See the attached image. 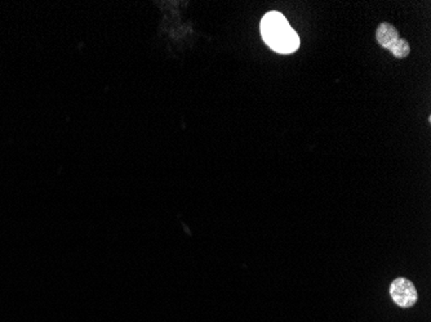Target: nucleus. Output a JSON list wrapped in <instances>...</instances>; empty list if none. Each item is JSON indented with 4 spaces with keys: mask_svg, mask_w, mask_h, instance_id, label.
<instances>
[{
    "mask_svg": "<svg viewBox=\"0 0 431 322\" xmlns=\"http://www.w3.org/2000/svg\"><path fill=\"white\" fill-rule=\"evenodd\" d=\"M397 27L391 23H382L378 25L376 30V40L381 48L389 49L399 39Z\"/></svg>",
    "mask_w": 431,
    "mask_h": 322,
    "instance_id": "obj_3",
    "label": "nucleus"
},
{
    "mask_svg": "<svg viewBox=\"0 0 431 322\" xmlns=\"http://www.w3.org/2000/svg\"><path fill=\"white\" fill-rule=\"evenodd\" d=\"M390 295L399 307L409 308L417 301V290L408 278H399L390 285Z\"/></svg>",
    "mask_w": 431,
    "mask_h": 322,
    "instance_id": "obj_2",
    "label": "nucleus"
},
{
    "mask_svg": "<svg viewBox=\"0 0 431 322\" xmlns=\"http://www.w3.org/2000/svg\"><path fill=\"white\" fill-rule=\"evenodd\" d=\"M389 51L391 52V55L397 58V59H403L407 58L410 53V46L406 39L399 38L394 44L389 48Z\"/></svg>",
    "mask_w": 431,
    "mask_h": 322,
    "instance_id": "obj_4",
    "label": "nucleus"
},
{
    "mask_svg": "<svg viewBox=\"0 0 431 322\" xmlns=\"http://www.w3.org/2000/svg\"><path fill=\"white\" fill-rule=\"evenodd\" d=\"M260 30L263 42L276 53L289 55L300 46V36L280 12L266 13L262 17Z\"/></svg>",
    "mask_w": 431,
    "mask_h": 322,
    "instance_id": "obj_1",
    "label": "nucleus"
}]
</instances>
